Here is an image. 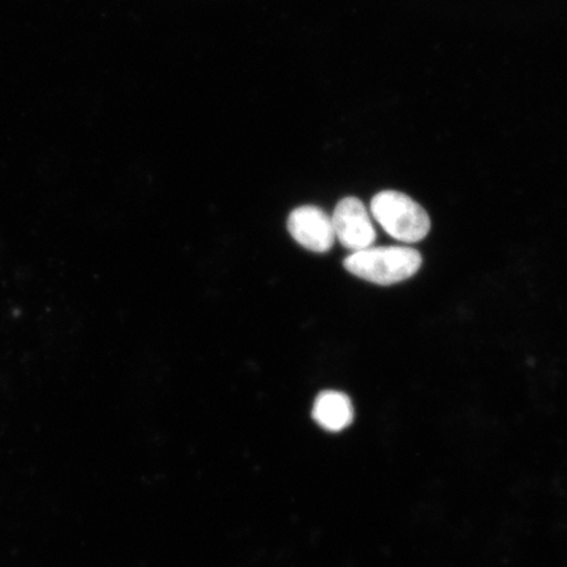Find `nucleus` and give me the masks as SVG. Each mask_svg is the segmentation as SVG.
Masks as SVG:
<instances>
[{
    "instance_id": "nucleus-1",
    "label": "nucleus",
    "mask_w": 567,
    "mask_h": 567,
    "mask_svg": "<svg viewBox=\"0 0 567 567\" xmlns=\"http://www.w3.org/2000/svg\"><path fill=\"white\" fill-rule=\"evenodd\" d=\"M421 266V254L403 246H371L352 252L344 260L347 271L379 286L405 281L420 271Z\"/></svg>"
},
{
    "instance_id": "nucleus-2",
    "label": "nucleus",
    "mask_w": 567,
    "mask_h": 567,
    "mask_svg": "<svg viewBox=\"0 0 567 567\" xmlns=\"http://www.w3.org/2000/svg\"><path fill=\"white\" fill-rule=\"evenodd\" d=\"M371 213L381 228L400 243H420L431 228L427 212L413 198L396 190H382L375 195Z\"/></svg>"
},
{
    "instance_id": "nucleus-3",
    "label": "nucleus",
    "mask_w": 567,
    "mask_h": 567,
    "mask_svg": "<svg viewBox=\"0 0 567 567\" xmlns=\"http://www.w3.org/2000/svg\"><path fill=\"white\" fill-rule=\"evenodd\" d=\"M331 221L336 238L353 252L371 247L375 240L370 212L357 197L343 198L337 205Z\"/></svg>"
},
{
    "instance_id": "nucleus-4",
    "label": "nucleus",
    "mask_w": 567,
    "mask_h": 567,
    "mask_svg": "<svg viewBox=\"0 0 567 567\" xmlns=\"http://www.w3.org/2000/svg\"><path fill=\"white\" fill-rule=\"evenodd\" d=\"M288 230L297 244L313 252H328L337 239L331 217L311 205L290 213Z\"/></svg>"
},
{
    "instance_id": "nucleus-5",
    "label": "nucleus",
    "mask_w": 567,
    "mask_h": 567,
    "mask_svg": "<svg viewBox=\"0 0 567 567\" xmlns=\"http://www.w3.org/2000/svg\"><path fill=\"white\" fill-rule=\"evenodd\" d=\"M315 421L322 429L339 432L353 421V406L349 396L336 390H326L317 396L313 408Z\"/></svg>"
}]
</instances>
